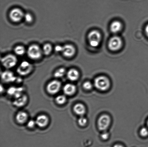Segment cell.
I'll return each mask as SVG.
<instances>
[{
    "mask_svg": "<svg viewBox=\"0 0 148 147\" xmlns=\"http://www.w3.org/2000/svg\"><path fill=\"white\" fill-rule=\"evenodd\" d=\"M94 85L98 90L104 91L109 88L110 83L107 77L104 76H100L94 80Z\"/></svg>",
    "mask_w": 148,
    "mask_h": 147,
    "instance_id": "6da1fadb",
    "label": "cell"
},
{
    "mask_svg": "<svg viewBox=\"0 0 148 147\" xmlns=\"http://www.w3.org/2000/svg\"><path fill=\"white\" fill-rule=\"evenodd\" d=\"M27 53L30 58L33 60H37L42 57L43 52L42 49L38 45L33 44L27 49Z\"/></svg>",
    "mask_w": 148,
    "mask_h": 147,
    "instance_id": "7a4b0ae2",
    "label": "cell"
},
{
    "mask_svg": "<svg viewBox=\"0 0 148 147\" xmlns=\"http://www.w3.org/2000/svg\"><path fill=\"white\" fill-rule=\"evenodd\" d=\"M101 34L97 30L91 31L88 36L89 44L93 47H98L101 43Z\"/></svg>",
    "mask_w": 148,
    "mask_h": 147,
    "instance_id": "3957f363",
    "label": "cell"
},
{
    "mask_svg": "<svg viewBox=\"0 0 148 147\" xmlns=\"http://www.w3.org/2000/svg\"><path fill=\"white\" fill-rule=\"evenodd\" d=\"M1 62L4 67L9 69L16 65L17 62V59L14 55L8 54L1 59Z\"/></svg>",
    "mask_w": 148,
    "mask_h": 147,
    "instance_id": "277c9868",
    "label": "cell"
},
{
    "mask_svg": "<svg viewBox=\"0 0 148 147\" xmlns=\"http://www.w3.org/2000/svg\"><path fill=\"white\" fill-rule=\"evenodd\" d=\"M32 65L27 61H23L19 66L17 70V72L21 76H26L29 74L32 70Z\"/></svg>",
    "mask_w": 148,
    "mask_h": 147,
    "instance_id": "5b68a950",
    "label": "cell"
},
{
    "mask_svg": "<svg viewBox=\"0 0 148 147\" xmlns=\"http://www.w3.org/2000/svg\"><path fill=\"white\" fill-rule=\"evenodd\" d=\"M24 14L23 11L20 9L14 8L10 12V18L13 22H19L24 18Z\"/></svg>",
    "mask_w": 148,
    "mask_h": 147,
    "instance_id": "8992f818",
    "label": "cell"
},
{
    "mask_svg": "<svg viewBox=\"0 0 148 147\" xmlns=\"http://www.w3.org/2000/svg\"><path fill=\"white\" fill-rule=\"evenodd\" d=\"M61 87V83L59 81H52L47 85L46 89L48 93L51 95H54L58 93Z\"/></svg>",
    "mask_w": 148,
    "mask_h": 147,
    "instance_id": "52a82bcc",
    "label": "cell"
},
{
    "mask_svg": "<svg viewBox=\"0 0 148 147\" xmlns=\"http://www.w3.org/2000/svg\"><path fill=\"white\" fill-rule=\"evenodd\" d=\"M111 123V119L108 115L104 114L100 117L98 122L100 130L104 131L108 129Z\"/></svg>",
    "mask_w": 148,
    "mask_h": 147,
    "instance_id": "ba28073f",
    "label": "cell"
},
{
    "mask_svg": "<svg viewBox=\"0 0 148 147\" xmlns=\"http://www.w3.org/2000/svg\"><path fill=\"white\" fill-rule=\"evenodd\" d=\"M122 41L120 37L114 36L110 39L108 43V47L112 51H117L121 48Z\"/></svg>",
    "mask_w": 148,
    "mask_h": 147,
    "instance_id": "9c48e42d",
    "label": "cell"
},
{
    "mask_svg": "<svg viewBox=\"0 0 148 147\" xmlns=\"http://www.w3.org/2000/svg\"><path fill=\"white\" fill-rule=\"evenodd\" d=\"M62 53L65 57L70 58L75 55V49L71 44H66L63 46Z\"/></svg>",
    "mask_w": 148,
    "mask_h": 147,
    "instance_id": "30bf717a",
    "label": "cell"
},
{
    "mask_svg": "<svg viewBox=\"0 0 148 147\" xmlns=\"http://www.w3.org/2000/svg\"><path fill=\"white\" fill-rule=\"evenodd\" d=\"M35 121L36 125L41 128L47 126L49 122L48 117L44 114L40 115L37 116Z\"/></svg>",
    "mask_w": 148,
    "mask_h": 147,
    "instance_id": "8fae6325",
    "label": "cell"
},
{
    "mask_svg": "<svg viewBox=\"0 0 148 147\" xmlns=\"http://www.w3.org/2000/svg\"><path fill=\"white\" fill-rule=\"evenodd\" d=\"M23 90L22 87H11L8 89L7 93L9 96H14L15 99H17L22 96Z\"/></svg>",
    "mask_w": 148,
    "mask_h": 147,
    "instance_id": "7c38bea8",
    "label": "cell"
},
{
    "mask_svg": "<svg viewBox=\"0 0 148 147\" xmlns=\"http://www.w3.org/2000/svg\"><path fill=\"white\" fill-rule=\"evenodd\" d=\"M1 79L5 83H11L16 80V78L12 72L10 71H5L1 74Z\"/></svg>",
    "mask_w": 148,
    "mask_h": 147,
    "instance_id": "4fadbf2b",
    "label": "cell"
},
{
    "mask_svg": "<svg viewBox=\"0 0 148 147\" xmlns=\"http://www.w3.org/2000/svg\"><path fill=\"white\" fill-rule=\"evenodd\" d=\"M76 91V86L72 83H67L63 87L64 93L66 96H73L75 93Z\"/></svg>",
    "mask_w": 148,
    "mask_h": 147,
    "instance_id": "5bb4252c",
    "label": "cell"
},
{
    "mask_svg": "<svg viewBox=\"0 0 148 147\" xmlns=\"http://www.w3.org/2000/svg\"><path fill=\"white\" fill-rule=\"evenodd\" d=\"M28 116L27 113L24 111H20L18 112L16 116L17 122L20 124H23L27 122Z\"/></svg>",
    "mask_w": 148,
    "mask_h": 147,
    "instance_id": "9a60e30c",
    "label": "cell"
},
{
    "mask_svg": "<svg viewBox=\"0 0 148 147\" xmlns=\"http://www.w3.org/2000/svg\"><path fill=\"white\" fill-rule=\"evenodd\" d=\"M27 101V97L25 95H23L20 97L16 99L13 102V104L17 107H21L26 104Z\"/></svg>",
    "mask_w": 148,
    "mask_h": 147,
    "instance_id": "2e32d148",
    "label": "cell"
},
{
    "mask_svg": "<svg viewBox=\"0 0 148 147\" xmlns=\"http://www.w3.org/2000/svg\"><path fill=\"white\" fill-rule=\"evenodd\" d=\"M79 73L76 69H71L67 73V76L69 80L72 81H76L79 77Z\"/></svg>",
    "mask_w": 148,
    "mask_h": 147,
    "instance_id": "e0dca14e",
    "label": "cell"
},
{
    "mask_svg": "<svg viewBox=\"0 0 148 147\" xmlns=\"http://www.w3.org/2000/svg\"><path fill=\"white\" fill-rule=\"evenodd\" d=\"M73 111L76 114L82 116L86 113V108L82 104L78 103L74 106Z\"/></svg>",
    "mask_w": 148,
    "mask_h": 147,
    "instance_id": "ac0fdd59",
    "label": "cell"
},
{
    "mask_svg": "<svg viewBox=\"0 0 148 147\" xmlns=\"http://www.w3.org/2000/svg\"><path fill=\"white\" fill-rule=\"evenodd\" d=\"M122 25L121 23L118 21H114L112 23L110 26V30L112 32L116 34L121 31Z\"/></svg>",
    "mask_w": 148,
    "mask_h": 147,
    "instance_id": "d6986e66",
    "label": "cell"
},
{
    "mask_svg": "<svg viewBox=\"0 0 148 147\" xmlns=\"http://www.w3.org/2000/svg\"><path fill=\"white\" fill-rule=\"evenodd\" d=\"M52 49L53 48L51 45L49 43L45 44L42 49L43 54L46 56L49 55L51 53Z\"/></svg>",
    "mask_w": 148,
    "mask_h": 147,
    "instance_id": "ffe728a7",
    "label": "cell"
},
{
    "mask_svg": "<svg viewBox=\"0 0 148 147\" xmlns=\"http://www.w3.org/2000/svg\"><path fill=\"white\" fill-rule=\"evenodd\" d=\"M14 51L17 55L23 56L25 53L26 50L24 46L18 45L15 47L14 49Z\"/></svg>",
    "mask_w": 148,
    "mask_h": 147,
    "instance_id": "44dd1931",
    "label": "cell"
},
{
    "mask_svg": "<svg viewBox=\"0 0 148 147\" xmlns=\"http://www.w3.org/2000/svg\"><path fill=\"white\" fill-rule=\"evenodd\" d=\"M66 73V69L64 68H61L58 69L55 72L54 76L55 77L57 78H61L64 76Z\"/></svg>",
    "mask_w": 148,
    "mask_h": 147,
    "instance_id": "7402d4cb",
    "label": "cell"
},
{
    "mask_svg": "<svg viewBox=\"0 0 148 147\" xmlns=\"http://www.w3.org/2000/svg\"><path fill=\"white\" fill-rule=\"evenodd\" d=\"M56 101L58 104H64L66 102V98L64 95H59L56 98Z\"/></svg>",
    "mask_w": 148,
    "mask_h": 147,
    "instance_id": "603a6c76",
    "label": "cell"
},
{
    "mask_svg": "<svg viewBox=\"0 0 148 147\" xmlns=\"http://www.w3.org/2000/svg\"><path fill=\"white\" fill-rule=\"evenodd\" d=\"M24 18L26 22L29 24L32 22L33 20V16L30 13H27L25 14Z\"/></svg>",
    "mask_w": 148,
    "mask_h": 147,
    "instance_id": "cb8c5ba5",
    "label": "cell"
},
{
    "mask_svg": "<svg viewBox=\"0 0 148 147\" xmlns=\"http://www.w3.org/2000/svg\"><path fill=\"white\" fill-rule=\"evenodd\" d=\"M87 119L86 118L84 117L81 116V117L78 120V124L81 126L83 127L85 126L87 123Z\"/></svg>",
    "mask_w": 148,
    "mask_h": 147,
    "instance_id": "d4e9b609",
    "label": "cell"
},
{
    "mask_svg": "<svg viewBox=\"0 0 148 147\" xmlns=\"http://www.w3.org/2000/svg\"><path fill=\"white\" fill-rule=\"evenodd\" d=\"M83 87L86 90H90L92 88V85L91 82L86 81L84 83Z\"/></svg>",
    "mask_w": 148,
    "mask_h": 147,
    "instance_id": "484cf974",
    "label": "cell"
},
{
    "mask_svg": "<svg viewBox=\"0 0 148 147\" xmlns=\"http://www.w3.org/2000/svg\"><path fill=\"white\" fill-rule=\"evenodd\" d=\"M140 135L143 137L147 136L148 135V129L147 128H142L140 131Z\"/></svg>",
    "mask_w": 148,
    "mask_h": 147,
    "instance_id": "4316f807",
    "label": "cell"
},
{
    "mask_svg": "<svg viewBox=\"0 0 148 147\" xmlns=\"http://www.w3.org/2000/svg\"><path fill=\"white\" fill-rule=\"evenodd\" d=\"M36 125V121L33 120H30L27 123V126L30 129H33Z\"/></svg>",
    "mask_w": 148,
    "mask_h": 147,
    "instance_id": "83f0119b",
    "label": "cell"
},
{
    "mask_svg": "<svg viewBox=\"0 0 148 147\" xmlns=\"http://www.w3.org/2000/svg\"><path fill=\"white\" fill-rule=\"evenodd\" d=\"M109 135L108 132H104L101 134V138L104 140H106L108 139Z\"/></svg>",
    "mask_w": 148,
    "mask_h": 147,
    "instance_id": "f1b7e54d",
    "label": "cell"
},
{
    "mask_svg": "<svg viewBox=\"0 0 148 147\" xmlns=\"http://www.w3.org/2000/svg\"><path fill=\"white\" fill-rule=\"evenodd\" d=\"M63 46L57 45L55 47V50L57 52H62Z\"/></svg>",
    "mask_w": 148,
    "mask_h": 147,
    "instance_id": "f546056e",
    "label": "cell"
},
{
    "mask_svg": "<svg viewBox=\"0 0 148 147\" xmlns=\"http://www.w3.org/2000/svg\"><path fill=\"white\" fill-rule=\"evenodd\" d=\"M145 32L146 35L148 37V24L146 26L145 28Z\"/></svg>",
    "mask_w": 148,
    "mask_h": 147,
    "instance_id": "4dcf8cb0",
    "label": "cell"
},
{
    "mask_svg": "<svg viewBox=\"0 0 148 147\" xmlns=\"http://www.w3.org/2000/svg\"><path fill=\"white\" fill-rule=\"evenodd\" d=\"M114 147H123L122 146V145H121L116 144V145H114Z\"/></svg>",
    "mask_w": 148,
    "mask_h": 147,
    "instance_id": "1f68e13d",
    "label": "cell"
},
{
    "mask_svg": "<svg viewBox=\"0 0 148 147\" xmlns=\"http://www.w3.org/2000/svg\"><path fill=\"white\" fill-rule=\"evenodd\" d=\"M147 126H148V121H147Z\"/></svg>",
    "mask_w": 148,
    "mask_h": 147,
    "instance_id": "d6a6232c",
    "label": "cell"
}]
</instances>
